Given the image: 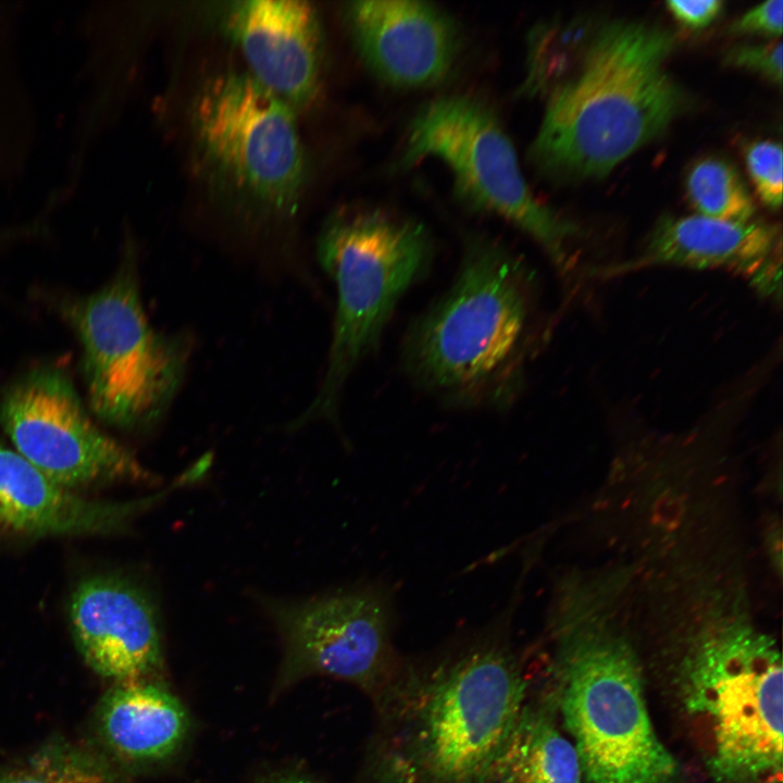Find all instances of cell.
I'll return each instance as SVG.
<instances>
[{
	"label": "cell",
	"instance_id": "obj_4",
	"mask_svg": "<svg viewBox=\"0 0 783 783\" xmlns=\"http://www.w3.org/2000/svg\"><path fill=\"white\" fill-rule=\"evenodd\" d=\"M295 109L248 72L224 71L196 91L189 112L198 166L249 220L293 217L308 179Z\"/></svg>",
	"mask_w": 783,
	"mask_h": 783
},
{
	"label": "cell",
	"instance_id": "obj_23",
	"mask_svg": "<svg viewBox=\"0 0 783 783\" xmlns=\"http://www.w3.org/2000/svg\"><path fill=\"white\" fill-rule=\"evenodd\" d=\"M783 1L769 0L747 11L733 22L730 32L738 35H762L780 37L782 35Z\"/></svg>",
	"mask_w": 783,
	"mask_h": 783
},
{
	"label": "cell",
	"instance_id": "obj_11",
	"mask_svg": "<svg viewBox=\"0 0 783 783\" xmlns=\"http://www.w3.org/2000/svg\"><path fill=\"white\" fill-rule=\"evenodd\" d=\"M284 644L281 681L326 675L370 687L389 670L393 607L376 586L302 601H269Z\"/></svg>",
	"mask_w": 783,
	"mask_h": 783
},
{
	"label": "cell",
	"instance_id": "obj_16",
	"mask_svg": "<svg viewBox=\"0 0 783 783\" xmlns=\"http://www.w3.org/2000/svg\"><path fill=\"white\" fill-rule=\"evenodd\" d=\"M187 482L184 473L170 488L140 499L91 500L55 483L16 450L0 444V524L33 536L120 532Z\"/></svg>",
	"mask_w": 783,
	"mask_h": 783
},
{
	"label": "cell",
	"instance_id": "obj_15",
	"mask_svg": "<svg viewBox=\"0 0 783 783\" xmlns=\"http://www.w3.org/2000/svg\"><path fill=\"white\" fill-rule=\"evenodd\" d=\"M69 618L75 645L98 674L119 683L162 669L158 618L147 595L124 579L92 576L74 589Z\"/></svg>",
	"mask_w": 783,
	"mask_h": 783
},
{
	"label": "cell",
	"instance_id": "obj_22",
	"mask_svg": "<svg viewBox=\"0 0 783 783\" xmlns=\"http://www.w3.org/2000/svg\"><path fill=\"white\" fill-rule=\"evenodd\" d=\"M782 53L780 40L761 45H743L729 50L723 62L729 66L755 72L780 87Z\"/></svg>",
	"mask_w": 783,
	"mask_h": 783
},
{
	"label": "cell",
	"instance_id": "obj_18",
	"mask_svg": "<svg viewBox=\"0 0 783 783\" xmlns=\"http://www.w3.org/2000/svg\"><path fill=\"white\" fill-rule=\"evenodd\" d=\"M487 783H584L571 741L544 713L524 707Z\"/></svg>",
	"mask_w": 783,
	"mask_h": 783
},
{
	"label": "cell",
	"instance_id": "obj_8",
	"mask_svg": "<svg viewBox=\"0 0 783 783\" xmlns=\"http://www.w3.org/2000/svg\"><path fill=\"white\" fill-rule=\"evenodd\" d=\"M414 710L410 768L422 783H487L523 708L526 683L513 656L484 645L446 664Z\"/></svg>",
	"mask_w": 783,
	"mask_h": 783
},
{
	"label": "cell",
	"instance_id": "obj_9",
	"mask_svg": "<svg viewBox=\"0 0 783 783\" xmlns=\"http://www.w3.org/2000/svg\"><path fill=\"white\" fill-rule=\"evenodd\" d=\"M561 712L584 783L675 780L678 765L654 730L639 667L624 642L596 636L573 645Z\"/></svg>",
	"mask_w": 783,
	"mask_h": 783
},
{
	"label": "cell",
	"instance_id": "obj_3",
	"mask_svg": "<svg viewBox=\"0 0 783 783\" xmlns=\"http://www.w3.org/2000/svg\"><path fill=\"white\" fill-rule=\"evenodd\" d=\"M433 241L415 220L382 209L334 214L316 245L319 263L336 289V310L324 377L291 428L336 420L345 386L380 346L402 296L426 274Z\"/></svg>",
	"mask_w": 783,
	"mask_h": 783
},
{
	"label": "cell",
	"instance_id": "obj_25",
	"mask_svg": "<svg viewBox=\"0 0 783 783\" xmlns=\"http://www.w3.org/2000/svg\"><path fill=\"white\" fill-rule=\"evenodd\" d=\"M262 783H320V782L314 780L312 776L301 773V772L286 771V772L274 774V775L265 779Z\"/></svg>",
	"mask_w": 783,
	"mask_h": 783
},
{
	"label": "cell",
	"instance_id": "obj_19",
	"mask_svg": "<svg viewBox=\"0 0 783 783\" xmlns=\"http://www.w3.org/2000/svg\"><path fill=\"white\" fill-rule=\"evenodd\" d=\"M0 783H122V780L107 757L55 739L26 759L0 769Z\"/></svg>",
	"mask_w": 783,
	"mask_h": 783
},
{
	"label": "cell",
	"instance_id": "obj_12",
	"mask_svg": "<svg viewBox=\"0 0 783 783\" xmlns=\"http://www.w3.org/2000/svg\"><path fill=\"white\" fill-rule=\"evenodd\" d=\"M671 266L724 271L745 279L760 296L780 303L781 233L775 224L722 221L699 214L661 217L634 259L601 270L605 276Z\"/></svg>",
	"mask_w": 783,
	"mask_h": 783
},
{
	"label": "cell",
	"instance_id": "obj_2",
	"mask_svg": "<svg viewBox=\"0 0 783 783\" xmlns=\"http://www.w3.org/2000/svg\"><path fill=\"white\" fill-rule=\"evenodd\" d=\"M535 281L502 244L470 237L451 285L411 322L401 360L414 385L452 409H506L534 341Z\"/></svg>",
	"mask_w": 783,
	"mask_h": 783
},
{
	"label": "cell",
	"instance_id": "obj_5",
	"mask_svg": "<svg viewBox=\"0 0 783 783\" xmlns=\"http://www.w3.org/2000/svg\"><path fill=\"white\" fill-rule=\"evenodd\" d=\"M682 693L714 778L781 783L782 662L771 638L735 629L709 639L688 663Z\"/></svg>",
	"mask_w": 783,
	"mask_h": 783
},
{
	"label": "cell",
	"instance_id": "obj_6",
	"mask_svg": "<svg viewBox=\"0 0 783 783\" xmlns=\"http://www.w3.org/2000/svg\"><path fill=\"white\" fill-rule=\"evenodd\" d=\"M64 313L83 346L97 417L124 430L156 426L182 386L190 344L150 325L133 260L99 290L69 302Z\"/></svg>",
	"mask_w": 783,
	"mask_h": 783
},
{
	"label": "cell",
	"instance_id": "obj_13",
	"mask_svg": "<svg viewBox=\"0 0 783 783\" xmlns=\"http://www.w3.org/2000/svg\"><path fill=\"white\" fill-rule=\"evenodd\" d=\"M219 20L260 85L295 110L312 102L321 86L324 42L310 2L232 1L220 9Z\"/></svg>",
	"mask_w": 783,
	"mask_h": 783
},
{
	"label": "cell",
	"instance_id": "obj_21",
	"mask_svg": "<svg viewBox=\"0 0 783 783\" xmlns=\"http://www.w3.org/2000/svg\"><path fill=\"white\" fill-rule=\"evenodd\" d=\"M744 159L761 201L772 210L782 206V146L774 140H756L744 147Z\"/></svg>",
	"mask_w": 783,
	"mask_h": 783
},
{
	"label": "cell",
	"instance_id": "obj_14",
	"mask_svg": "<svg viewBox=\"0 0 783 783\" xmlns=\"http://www.w3.org/2000/svg\"><path fill=\"white\" fill-rule=\"evenodd\" d=\"M345 18L366 67L396 87L443 80L461 49L456 21L432 3L413 0L348 2Z\"/></svg>",
	"mask_w": 783,
	"mask_h": 783
},
{
	"label": "cell",
	"instance_id": "obj_7",
	"mask_svg": "<svg viewBox=\"0 0 783 783\" xmlns=\"http://www.w3.org/2000/svg\"><path fill=\"white\" fill-rule=\"evenodd\" d=\"M434 158L452 175L456 195L477 212L505 220L536 241L561 273L579 227L531 191L509 135L496 113L467 95H445L413 116L399 165Z\"/></svg>",
	"mask_w": 783,
	"mask_h": 783
},
{
	"label": "cell",
	"instance_id": "obj_10",
	"mask_svg": "<svg viewBox=\"0 0 783 783\" xmlns=\"http://www.w3.org/2000/svg\"><path fill=\"white\" fill-rule=\"evenodd\" d=\"M0 424L23 458L70 489L158 482L91 421L72 383L58 370H35L13 383L0 400Z\"/></svg>",
	"mask_w": 783,
	"mask_h": 783
},
{
	"label": "cell",
	"instance_id": "obj_1",
	"mask_svg": "<svg viewBox=\"0 0 783 783\" xmlns=\"http://www.w3.org/2000/svg\"><path fill=\"white\" fill-rule=\"evenodd\" d=\"M674 35L642 21L596 28L575 70L545 96L529 159L555 181L601 178L659 137L687 105L667 69Z\"/></svg>",
	"mask_w": 783,
	"mask_h": 783
},
{
	"label": "cell",
	"instance_id": "obj_24",
	"mask_svg": "<svg viewBox=\"0 0 783 783\" xmlns=\"http://www.w3.org/2000/svg\"><path fill=\"white\" fill-rule=\"evenodd\" d=\"M666 7L673 18L686 28L697 30L712 24L724 10L720 0L667 1Z\"/></svg>",
	"mask_w": 783,
	"mask_h": 783
},
{
	"label": "cell",
	"instance_id": "obj_17",
	"mask_svg": "<svg viewBox=\"0 0 783 783\" xmlns=\"http://www.w3.org/2000/svg\"><path fill=\"white\" fill-rule=\"evenodd\" d=\"M96 726L114 759L142 766L173 757L188 735L190 720L181 700L150 679L119 683L108 692Z\"/></svg>",
	"mask_w": 783,
	"mask_h": 783
},
{
	"label": "cell",
	"instance_id": "obj_20",
	"mask_svg": "<svg viewBox=\"0 0 783 783\" xmlns=\"http://www.w3.org/2000/svg\"><path fill=\"white\" fill-rule=\"evenodd\" d=\"M685 191L696 214L734 222L755 219L754 199L737 169L721 157H705L692 164Z\"/></svg>",
	"mask_w": 783,
	"mask_h": 783
}]
</instances>
